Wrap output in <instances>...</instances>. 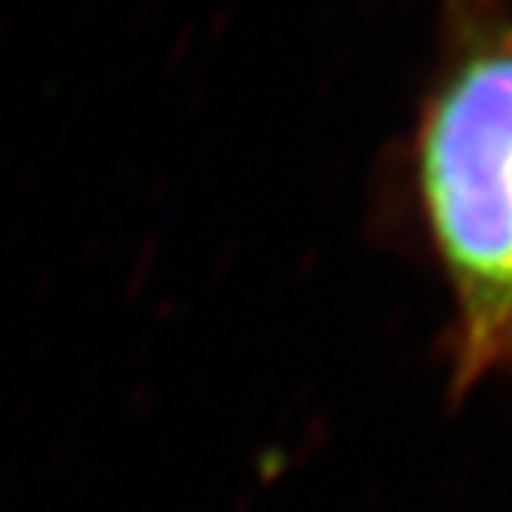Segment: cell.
<instances>
[{"instance_id":"cell-1","label":"cell","mask_w":512,"mask_h":512,"mask_svg":"<svg viewBox=\"0 0 512 512\" xmlns=\"http://www.w3.org/2000/svg\"><path fill=\"white\" fill-rule=\"evenodd\" d=\"M417 182L454 297V383L512 377V22L466 31L426 102Z\"/></svg>"}]
</instances>
